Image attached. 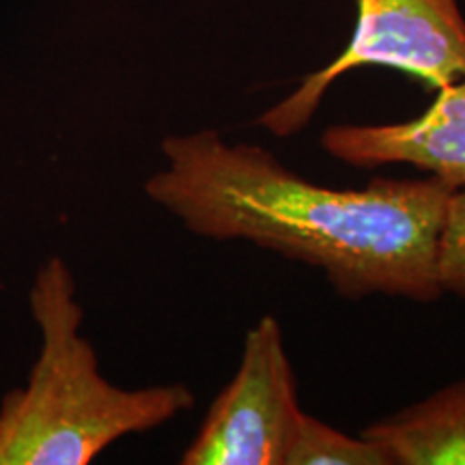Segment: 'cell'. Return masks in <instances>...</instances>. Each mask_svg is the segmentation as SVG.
Wrapping results in <instances>:
<instances>
[{
	"label": "cell",
	"instance_id": "cell-1",
	"mask_svg": "<svg viewBox=\"0 0 465 465\" xmlns=\"http://www.w3.org/2000/svg\"><path fill=\"white\" fill-rule=\"evenodd\" d=\"M162 153L166 168L144 190L194 235L243 240L317 267L351 302L392 295L431 304L444 295L438 250L455 190L431 174L325 188L216 130L168 136Z\"/></svg>",
	"mask_w": 465,
	"mask_h": 465
},
{
	"label": "cell",
	"instance_id": "cell-2",
	"mask_svg": "<svg viewBox=\"0 0 465 465\" xmlns=\"http://www.w3.org/2000/svg\"><path fill=\"white\" fill-rule=\"evenodd\" d=\"M31 308L42 349L26 386L0 405V465H86L125 435L194 405L183 383L127 391L102 375L95 349L80 334L83 308L61 259L37 272Z\"/></svg>",
	"mask_w": 465,
	"mask_h": 465
},
{
	"label": "cell",
	"instance_id": "cell-3",
	"mask_svg": "<svg viewBox=\"0 0 465 465\" xmlns=\"http://www.w3.org/2000/svg\"><path fill=\"white\" fill-rule=\"evenodd\" d=\"M358 20L347 48L328 67L257 119L287 138L311 124L325 91L358 67H391L438 91L465 80V17L457 0H356Z\"/></svg>",
	"mask_w": 465,
	"mask_h": 465
},
{
	"label": "cell",
	"instance_id": "cell-4",
	"mask_svg": "<svg viewBox=\"0 0 465 465\" xmlns=\"http://www.w3.org/2000/svg\"><path fill=\"white\" fill-rule=\"evenodd\" d=\"M304 411L282 328L261 317L243 339L240 369L209 407L183 465H284Z\"/></svg>",
	"mask_w": 465,
	"mask_h": 465
},
{
	"label": "cell",
	"instance_id": "cell-5",
	"mask_svg": "<svg viewBox=\"0 0 465 465\" xmlns=\"http://www.w3.org/2000/svg\"><path fill=\"white\" fill-rule=\"evenodd\" d=\"M322 147L342 164L377 168L410 164L452 190L465 188V80L435 91L414 121L386 125H332Z\"/></svg>",
	"mask_w": 465,
	"mask_h": 465
},
{
	"label": "cell",
	"instance_id": "cell-6",
	"mask_svg": "<svg viewBox=\"0 0 465 465\" xmlns=\"http://www.w3.org/2000/svg\"><path fill=\"white\" fill-rule=\"evenodd\" d=\"M394 465H465V377L362 431Z\"/></svg>",
	"mask_w": 465,
	"mask_h": 465
},
{
	"label": "cell",
	"instance_id": "cell-7",
	"mask_svg": "<svg viewBox=\"0 0 465 465\" xmlns=\"http://www.w3.org/2000/svg\"><path fill=\"white\" fill-rule=\"evenodd\" d=\"M284 465H394L391 455L369 438H349L304 414Z\"/></svg>",
	"mask_w": 465,
	"mask_h": 465
},
{
	"label": "cell",
	"instance_id": "cell-8",
	"mask_svg": "<svg viewBox=\"0 0 465 465\" xmlns=\"http://www.w3.org/2000/svg\"><path fill=\"white\" fill-rule=\"evenodd\" d=\"M438 276L444 293L465 300V188L450 194L440 235Z\"/></svg>",
	"mask_w": 465,
	"mask_h": 465
}]
</instances>
